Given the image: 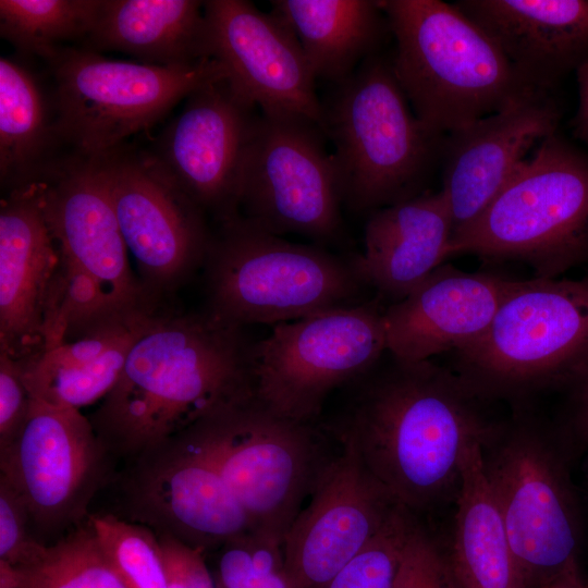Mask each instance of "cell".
Segmentation results:
<instances>
[{
  "mask_svg": "<svg viewBox=\"0 0 588 588\" xmlns=\"http://www.w3.org/2000/svg\"><path fill=\"white\" fill-rule=\"evenodd\" d=\"M29 522L24 502L0 479V560L14 567L35 559L45 547L30 536Z\"/></svg>",
  "mask_w": 588,
  "mask_h": 588,
  "instance_id": "obj_36",
  "label": "cell"
},
{
  "mask_svg": "<svg viewBox=\"0 0 588 588\" xmlns=\"http://www.w3.org/2000/svg\"><path fill=\"white\" fill-rule=\"evenodd\" d=\"M453 232L440 191L380 208L366 223L365 249L355 256L358 270L383 304L400 302L451 257Z\"/></svg>",
  "mask_w": 588,
  "mask_h": 588,
  "instance_id": "obj_24",
  "label": "cell"
},
{
  "mask_svg": "<svg viewBox=\"0 0 588 588\" xmlns=\"http://www.w3.org/2000/svg\"><path fill=\"white\" fill-rule=\"evenodd\" d=\"M514 282L441 265L405 298L385 306L388 353L422 362L465 347L488 329Z\"/></svg>",
  "mask_w": 588,
  "mask_h": 588,
  "instance_id": "obj_21",
  "label": "cell"
},
{
  "mask_svg": "<svg viewBox=\"0 0 588 588\" xmlns=\"http://www.w3.org/2000/svg\"><path fill=\"white\" fill-rule=\"evenodd\" d=\"M88 523L125 588H168L163 553L154 530L111 514L89 515Z\"/></svg>",
  "mask_w": 588,
  "mask_h": 588,
  "instance_id": "obj_32",
  "label": "cell"
},
{
  "mask_svg": "<svg viewBox=\"0 0 588 588\" xmlns=\"http://www.w3.org/2000/svg\"><path fill=\"white\" fill-rule=\"evenodd\" d=\"M0 588H17L14 566L0 560Z\"/></svg>",
  "mask_w": 588,
  "mask_h": 588,
  "instance_id": "obj_42",
  "label": "cell"
},
{
  "mask_svg": "<svg viewBox=\"0 0 588 588\" xmlns=\"http://www.w3.org/2000/svg\"><path fill=\"white\" fill-rule=\"evenodd\" d=\"M228 77L194 90L147 154L217 224L241 215L244 161L259 112Z\"/></svg>",
  "mask_w": 588,
  "mask_h": 588,
  "instance_id": "obj_15",
  "label": "cell"
},
{
  "mask_svg": "<svg viewBox=\"0 0 588 588\" xmlns=\"http://www.w3.org/2000/svg\"><path fill=\"white\" fill-rule=\"evenodd\" d=\"M14 568L17 588H125L106 560L88 520Z\"/></svg>",
  "mask_w": 588,
  "mask_h": 588,
  "instance_id": "obj_31",
  "label": "cell"
},
{
  "mask_svg": "<svg viewBox=\"0 0 588 588\" xmlns=\"http://www.w3.org/2000/svg\"><path fill=\"white\" fill-rule=\"evenodd\" d=\"M454 354V371L485 401L527 405L588 373V275L515 280L488 329Z\"/></svg>",
  "mask_w": 588,
  "mask_h": 588,
  "instance_id": "obj_6",
  "label": "cell"
},
{
  "mask_svg": "<svg viewBox=\"0 0 588 588\" xmlns=\"http://www.w3.org/2000/svg\"><path fill=\"white\" fill-rule=\"evenodd\" d=\"M215 580L217 588H297L282 543L254 530L219 549Z\"/></svg>",
  "mask_w": 588,
  "mask_h": 588,
  "instance_id": "obj_33",
  "label": "cell"
},
{
  "mask_svg": "<svg viewBox=\"0 0 588 588\" xmlns=\"http://www.w3.org/2000/svg\"><path fill=\"white\" fill-rule=\"evenodd\" d=\"M578 83V109L572 119V133L575 138L588 144V59L575 70Z\"/></svg>",
  "mask_w": 588,
  "mask_h": 588,
  "instance_id": "obj_40",
  "label": "cell"
},
{
  "mask_svg": "<svg viewBox=\"0 0 588 588\" xmlns=\"http://www.w3.org/2000/svg\"><path fill=\"white\" fill-rule=\"evenodd\" d=\"M204 9L211 58L234 88L261 112L302 115L321 127L316 77L290 27L250 1L209 0Z\"/></svg>",
  "mask_w": 588,
  "mask_h": 588,
  "instance_id": "obj_19",
  "label": "cell"
},
{
  "mask_svg": "<svg viewBox=\"0 0 588 588\" xmlns=\"http://www.w3.org/2000/svg\"><path fill=\"white\" fill-rule=\"evenodd\" d=\"M417 522L415 514L400 505L324 588H394L404 548Z\"/></svg>",
  "mask_w": 588,
  "mask_h": 588,
  "instance_id": "obj_34",
  "label": "cell"
},
{
  "mask_svg": "<svg viewBox=\"0 0 588 588\" xmlns=\"http://www.w3.org/2000/svg\"><path fill=\"white\" fill-rule=\"evenodd\" d=\"M244 328L205 309L155 311L90 419L107 450L136 457L255 395L256 342Z\"/></svg>",
  "mask_w": 588,
  "mask_h": 588,
  "instance_id": "obj_1",
  "label": "cell"
},
{
  "mask_svg": "<svg viewBox=\"0 0 588 588\" xmlns=\"http://www.w3.org/2000/svg\"><path fill=\"white\" fill-rule=\"evenodd\" d=\"M561 118L547 91L525 94L501 110L445 135L441 193L454 231L474 220ZM454 233V232H453Z\"/></svg>",
  "mask_w": 588,
  "mask_h": 588,
  "instance_id": "obj_20",
  "label": "cell"
},
{
  "mask_svg": "<svg viewBox=\"0 0 588 588\" xmlns=\"http://www.w3.org/2000/svg\"><path fill=\"white\" fill-rule=\"evenodd\" d=\"M22 363L0 352V452L9 448L23 429L30 411Z\"/></svg>",
  "mask_w": 588,
  "mask_h": 588,
  "instance_id": "obj_37",
  "label": "cell"
},
{
  "mask_svg": "<svg viewBox=\"0 0 588 588\" xmlns=\"http://www.w3.org/2000/svg\"><path fill=\"white\" fill-rule=\"evenodd\" d=\"M394 588H456L445 553L418 522L404 548Z\"/></svg>",
  "mask_w": 588,
  "mask_h": 588,
  "instance_id": "obj_35",
  "label": "cell"
},
{
  "mask_svg": "<svg viewBox=\"0 0 588 588\" xmlns=\"http://www.w3.org/2000/svg\"><path fill=\"white\" fill-rule=\"evenodd\" d=\"M174 438L213 465L254 531L283 542L320 471L310 424L282 417L253 395Z\"/></svg>",
  "mask_w": 588,
  "mask_h": 588,
  "instance_id": "obj_11",
  "label": "cell"
},
{
  "mask_svg": "<svg viewBox=\"0 0 588 588\" xmlns=\"http://www.w3.org/2000/svg\"><path fill=\"white\" fill-rule=\"evenodd\" d=\"M540 588H588V583L578 560H576L547 580Z\"/></svg>",
  "mask_w": 588,
  "mask_h": 588,
  "instance_id": "obj_41",
  "label": "cell"
},
{
  "mask_svg": "<svg viewBox=\"0 0 588 588\" xmlns=\"http://www.w3.org/2000/svg\"><path fill=\"white\" fill-rule=\"evenodd\" d=\"M125 485L131 516L203 552L253 531L218 470L179 438L135 457Z\"/></svg>",
  "mask_w": 588,
  "mask_h": 588,
  "instance_id": "obj_18",
  "label": "cell"
},
{
  "mask_svg": "<svg viewBox=\"0 0 588 588\" xmlns=\"http://www.w3.org/2000/svg\"><path fill=\"white\" fill-rule=\"evenodd\" d=\"M322 105L343 205L371 213L420 194L445 135L416 117L391 59L369 57Z\"/></svg>",
  "mask_w": 588,
  "mask_h": 588,
  "instance_id": "obj_7",
  "label": "cell"
},
{
  "mask_svg": "<svg viewBox=\"0 0 588 588\" xmlns=\"http://www.w3.org/2000/svg\"><path fill=\"white\" fill-rule=\"evenodd\" d=\"M59 256L36 184L8 192L0 207V352H42Z\"/></svg>",
  "mask_w": 588,
  "mask_h": 588,
  "instance_id": "obj_22",
  "label": "cell"
},
{
  "mask_svg": "<svg viewBox=\"0 0 588 588\" xmlns=\"http://www.w3.org/2000/svg\"><path fill=\"white\" fill-rule=\"evenodd\" d=\"M586 474H587V478H588V457H587V462H586Z\"/></svg>",
  "mask_w": 588,
  "mask_h": 588,
  "instance_id": "obj_43",
  "label": "cell"
},
{
  "mask_svg": "<svg viewBox=\"0 0 588 588\" xmlns=\"http://www.w3.org/2000/svg\"><path fill=\"white\" fill-rule=\"evenodd\" d=\"M340 439L341 453L321 467L309 504L282 542L297 588H324L400 506L368 470L353 442Z\"/></svg>",
  "mask_w": 588,
  "mask_h": 588,
  "instance_id": "obj_17",
  "label": "cell"
},
{
  "mask_svg": "<svg viewBox=\"0 0 588 588\" xmlns=\"http://www.w3.org/2000/svg\"><path fill=\"white\" fill-rule=\"evenodd\" d=\"M138 279L158 305L203 267L212 231L204 211L152 161L125 145L94 158Z\"/></svg>",
  "mask_w": 588,
  "mask_h": 588,
  "instance_id": "obj_14",
  "label": "cell"
},
{
  "mask_svg": "<svg viewBox=\"0 0 588 588\" xmlns=\"http://www.w3.org/2000/svg\"><path fill=\"white\" fill-rule=\"evenodd\" d=\"M389 356L364 375L340 436L353 442L392 499L415 514L456 497L466 451L483 445L500 421L485 414V400L455 371L431 359Z\"/></svg>",
  "mask_w": 588,
  "mask_h": 588,
  "instance_id": "obj_2",
  "label": "cell"
},
{
  "mask_svg": "<svg viewBox=\"0 0 588 588\" xmlns=\"http://www.w3.org/2000/svg\"><path fill=\"white\" fill-rule=\"evenodd\" d=\"M52 96L19 61L0 59V180L8 192L34 184L59 157Z\"/></svg>",
  "mask_w": 588,
  "mask_h": 588,
  "instance_id": "obj_29",
  "label": "cell"
},
{
  "mask_svg": "<svg viewBox=\"0 0 588 588\" xmlns=\"http://www.w3.org/2000/svg\"><path fill=\"white\" fill-rule=\"evenodd\" d=\"M101 0H1L0 34L24 57L45 61L65 41H84Z\"/></svg>",
  "mask_w": 588,
  "mask_h": 588,
  "instance_id": "obj_30",
  "label": "cell"
},
{
  "mask_svg": "<svg viewBox=\"0 0 588 588\" xmlns=\"http://www.w3.org/2000/svg\"><path fill=\"white\" fill-rule=\"evenodd\" d=\"M378 2L395 40V77L416 117L433 132L448 135L539 90L454 3Z\"/></svg>",
  "mask_w": 588,
  "mask_h": 588,
  "instance_id": "obj_4",
  "label": "cell"
},
{
  "mask_svg": "<svg viewBox=\"0 0 588 588\" xmlns=\"http://www.w3.org/2000/svg\"><path fill=\"white\" fill-rule=\"evenodd\" d=\"M454 4L536 89L549 93L588 59V0H461Z\"/></svg>",
  "mask_w": 588,
  "mask_h": 588,
  "instance_id": "obj_23",
  "label": "cell"
},
{
  "mask_svg": "<svg viewBox=\"0 0 588 588\" xmlns=\"http://www.w3.org/2000/svg\"><path fill=\"white\" fill-rule=\"evenodd\" d=\"M108 453L79 409L32 399L23 429L0 452V479L21 498L38 527L66 526L84 516Z\"/></svg>",
  "mask_w": 588,
  "mask_h": 588,
  "instance_id": "obj_16",
  "label": "cell"
},
{
  "mask_svg": "<svg viewBox=\"0 0 588 588\" xmlns=\"http://www.w3.org/2000/svg\"><path fill=\"white\" fill-rule=\"evenodd\" d=\"M516 260L559 278L588 260V156L558 132L544 138L492 201L454 231L450 256Z\"/></svg>",
  "mask_w": 588,
  "mask_h": 588,
  "instance_id": "obj_8",
  "label": "cell"
},
{
  "mask_svg": "<svg viewBox=\"0 0 588 588\" xmlns=\"http://www.w3.org/2000/svg\"><path fill=\"white\" fill-rule=\"evenodd\" d=\"M324 136L302 115L259 111L243 167L241 215L279 236L336 241L343 197Z\"/></svg>",
  "mask_w": 588,
  "mask_h": 588,
  "instance_id": "obj_13",
  "label": "cell"
},
{
  "mask_svg": "<svg viewBox=\"0 0 588 588\" xmlns=\"http://www.w3.org/2000/svg\"><path fill=\"white\" fill-rule=\"evenodd\" d=\"M204 4L196 0H101L83 47L120 51L162 66L210 59Z\"/></svg>",
  "mask_w": 588,
  "mask_h": 588,
  "instance_id": "obj_25",
  "label": "cell"
},
{
  "mask_svg": "<svg viewBox=\"0 0 588 588\" xmlns=\"http://www.w3.org/2000/svg\"><path fill=\"white\" fill-rule=\"evenodd\" d=\"M384 308L375 296L274 324L255 345V396L282 417L310 424L334 389L362 378L388 352Z\"/></svg>",
  "mask_w": 588,
  "mask_h": 588,
  "instance_id": "obj_12",
  "label": "cell"
},
{
  "mask_svg": "<svg viewBox=\"0 0 588 588\" xmlns=\"http://www.w3.org/2000/svg\"><path fill=\"white\" fill-rule=\"evenodd\" d=\"M485 476L528 588L578 560L580 518L556 438L517 405L481 448Z\"/></svg>",
  "mask_w": 588,
  "mask_h": 588,
  "instance_id": "obj_9",
  "label": "cell"
},
{
  "mask_svg": "<svg viewBox=\"0 0 588 588\" xmlns=\"http://www.w3.org/2000/svg\"><path fill=\"white\" fill-rule=\"evenodd\" d=\"M571 391L568 428L575 439L588 444V373Z\"/></svg>",
  "mask_w": 588,
  "mask_h": 588,
  "instance_id": "obj_39",
  "label": "cell"
},
{
  "mask_svg": "<svg viewBox=\"0 0 588 588\" xmlns=\"http://www.w3.org/2000/svg\"><path fill=\"white\" fill-rule=\"evenodd\" d=\"M481 448L475 443L464 456L448 565L456 588H528L485 476Z\"/></svg>",
  "mask_w": 588,
  "mask_h": 588,
  "instance_id": "obj_27",
  "label": "cell"
},
{
  "mask_svg": "<svg viewBox=\"0 0 588 588\" xmlns=\"http://www.w3.org/2000/svg\"><path fill=\"white\" fill-rule=\"evenodd\" d=\"M168 576V588H217L205 562V552L175 538L158 536Z\"/></svg>",
  "mask_w": 588,
  "mask_h": 588,
  "instance_id": "obj_38",
  "label": "cell"
},
{
  "mask_svg": "<svg viewBox=\"0 0 588 588\" xmlns=\"http://www.w3.org/2000/svg\"><path fill=\"white\" fill-rule=\"evenodd\" d=\"M52 102L61 144L87 158L106 155L156 124L203 85L228 77L216 59L162 66L107 59L65 46L50 59Z\"/></svg>",
  "mask_w": 588,
  "mask_h": 588,
  "instance_id": "obj_10",
  "label": "cell"
},
{
  "mask_svg": "<svg viewBox=\"0 0 588 588\" xmlns=\"http://www.w3.org/2000/svg\"><path fill=\"white\" fill-rule=\"evenodd\" d=\"M35 184L59 256L44 350L164 306L148 296L130 266L94 158L59 157Z\"/></svg>",
  "mask_w": 588,
  "mask_h": 588,
  "instance_id": "obj_3",
  "label": "cell"
},
{
  "mask_svg": "<svg viewBox=\"0 0 588 588\" xmlns=\"http://www.w3.org/2000/svg\"><path fill=\"white\" fill-rule=\"evenodd\" d=\"M203 268L205 310L237 327L352 307L368 287L355 256L289 242L242 215L218 224Z\"/></svg>",
  "mask_w": 588,
  "mask_h": 588,
  "instance_id": "obj_5",
  "label": "cell"
},
{
  "mask_svg": "<svg viewBox=\"0 0 588 588\" xmlns=\"http://www.w3.org/2000/svg\"><path fill=\"white\" fill-rule=\"evenodd\" d=\"M271 12L297 38L316 77L339 84L377 49L389 30L378 1L272 0Z\"/></svg>",
  "mask_w": 588,
  "mask_h": 588,
  "instance_id": "obj_28",
  "label": "cell"
},
{
  "mask_svg": "<svg viewBox=\"0 0 588 588\" xmlns=\"http://www.w3.org/2000/svg\"><path fill=\"white\" fill-rule=\"evenodd\" d=\"M155 311L20 360L32 399L75 409L103 399L117 383L134 340Z\"/></svg>",
  "mask_w": 588,
  "mask_h": 588,
  "instance_id": "obj_26",
  "label": "cell"
}]
</instances>
